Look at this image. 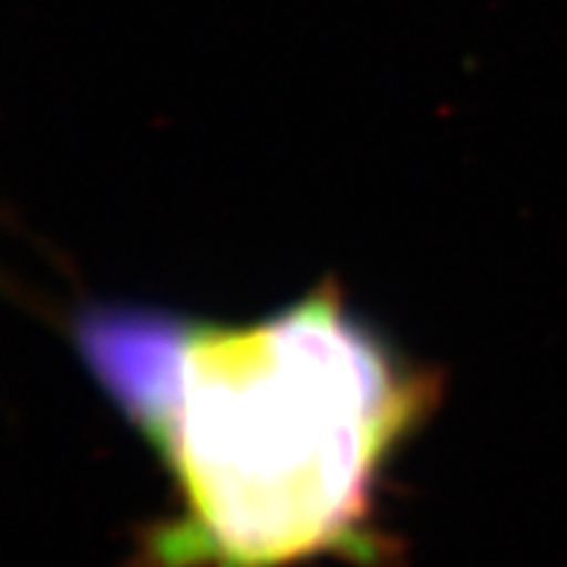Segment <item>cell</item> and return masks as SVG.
Here are the masks:
<instances>
[{
  "label": "cell",
  "mask_w": 567,
  "mask_h": 567,
  "mask_svg": "<svg viewBox=\"0 0 567 567\" xmlns=\"http://www.w3.org/2000/svg\"><path fill=\"white\" fill-rule=\"evenodd\" d=\"M92 379L166 467L174 507L130 567H379V488L439 400L326 279L247 323L92 305L74 321Z\"/></svg>",
  "instance_id": "obj_1"
}]
</instances>
